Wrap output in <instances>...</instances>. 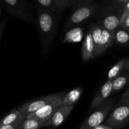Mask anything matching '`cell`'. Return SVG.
<instances>
[{"label": "cell", "mask_w": 129, "mask_h": 129, "mask_svg": "<svg viewBox=\"0 0 129 129\" xmlns=\"http://www.w3.org/2000/svg\"><path fill=\"white\" fill-rule=\"evenodd\" d=\"M58 14L44 9L39 8L37 10V28L44 55H46L50 50L56 34L58 26Z\"/></svg>", "instance_id": "cell-1"}, {"label": "cell", "mask_w": 129, "mask_h": 129, "mask_svg": "<svg viewBox=\"0 0 129 129\" xmlns=\"http://www.w3.org/2000/svg\"><path fill=\"white\" fill-rule=\"evenodd\" d=\"M113 108V100H107L83 120L78 129H95L107 118Z\"/></svg>", "instance_id": "cell-2"}, {"label": "cell", "mask_w": 129, "mask_h": 129, "mask_svg": "<svg viewBox=\"0 0 129 129\" xmlns=\"http://www.w3.org/2000/svg\"><path fill=\"white\" fill-rule=\"evenodd\" d=\"M98 8L97 4L92 3V0H85L69 16L66 24L65 29L77 26L88 20Z\"/></svg>", "instance_id": "cell-3"}, {"label": "cell", "mask_w": 129, "mask_h": 129, "mask_svg": "<svg viewBox=\"0 0 129 129\" xmlns=\"http://www.w3.org/2000/svg\"><path fill=\"white\" fill-rule=\"evenodd\" d=\"M6 10L13 16L29 23L33 22L32 6L23 0H2Z\"/></svg>", "instance_id": "cell-4"}, {"label": "cell", "mask_w": 129, "mask_h": 129, "mask_svg": "<svg viewBox=\"0 0 129 129\" xmlns=\"http://www.w3.org/2000/svg\"><path fill=\"white\" fill-rule=\"evenodd\" d=\"M129 122V103H123L113 108L106 119V125L119 129Z\"/></svg>", "instance_id": "cell-5"}, {"label": "cell", "mask_w": 129, "mask_h": 129, "mask_svg": "<svg viewBox=\"0 0 129 129\" xmlns=\"http://www.w3.org/2000/svg\"><path fill=\"white\" fill-rule=\"evenodd\" d=\"M64 94H65V92L62 91L60 93L48 94L38 99L29 101L18 107L17 109L20 111L22 115L26 118L29 115L36 112L37 110L40 109L44 106L51 103L52 102L56 100Z\"/></svg>", "instance_id": "cell-6"}, {"label": "cell", "mask_w": 129, "mask_h": 129, "mask_svg": "<svg viewBox=\"0 0 129 129\" xmlns=\"http://www.w3.org/2000/svg\"><path fill=\"white\" fill-rule=\"evenodd\" d=\"M65 94H63L60 97L53 101L51 103L44 106L36 112L29 115L25 118H35L43 121H48L51 120L52 117L54 114L57 110L62 104L63 96Z\"/></svg>", "instance_id": "cell-7"}, {"label": "cell", "mask_w": 129, "mask_h": 129, "mask_svg": "<svg viewBox=\"0 0 129 129\" xmlns=\"http://www.w3.org/2000/svg\"><path fill=\"white\" fill-rule=\"evenodd\" d=\"M123 14L112 11L105 13L99 21V25L104 29L110 31H114L120 26V20Z\"/></svg>", "instance_id": "cell-8"}, {"label": "cell", "mask_w": 129, "mask_h": 129, "mask_svg": "<svg viewBox=\"0 0 129 129\" xmlns=\"http://www.w3.org/2000/svg\"><path fill=\"white\" fill-rule=\"evenodd\" d=\"M113 80L107 81L98 90L94 97L91 103L90 110L96 109L102 105L106 100L108 98L111 94Z\"/></svg>", "instance_id": "cell-9"}, {"label": "cell", "mask_w": 129, "mask_h": 129, "mask_svg": "<svg viewBox=\"0 0 129 129\" xmlns=\"http://www.w3.org/2000/svg\"><path fill=\"white\" fill-rule=\"evenodd\" d=\"M95 46L93 39L89 30L86 33L82 45V59L83 62H87L94 57Z\"/></svg>", "instance_id": "cell-10"}, {"label": "cell", "mask_w": 129, "mask_h": 129, "mask_svg": "<svg viewBox=\"0 0 129 129\" xmlns=\"http://www.w3.org/2000/svg\"><path fill=\"white\" fill-rule=\"evenodd\" d=\"M73 108L74 106L65 107V106L61 105L52 117L51 120V126L53 128H56L59 127L70 115Z\"/></svg>", "instance_id": "cell-11"}, {"label": "cell", "mask_w": 129, "mask_h": 129, "mask_svg": "<svg viewBox=\"0 0 129 129\" xmlns=\"http://www.w3.org/2000/svg\"><path fill=\"white\" fill-rule=\"evenodd\" d=\"M114 43L115 42H114L113 31H110L106 29L102 28L99 45L95 57L99 56L104 52L108 48L111 47L113 45Z\"/></svg>", "instance_id": "cell-12"}, {"label": "cell", "mask_w": 129, "mask_h": 129, "mask_svg": "<svg viewBox=\"0 0 129 129\" xmlns=\"http://www.w3.org/2000/svg\"><path fill=\"white\" fill-rule=\"evenodd\" d=\"M82 93H83V89L81 87H77L72 89L64 95L62 100L61 105L65 107L74 106L81 97Z\"/></svg>", "instance_id": "cell-13"}, {"label": "cell", "mask_w": 129, "mask_h": 129, "mask_svg": "<svg viewBox=\"0 0 129 129\" xmlns=\"http://www.w3.org/2000/svg\"><path fill=\"white\" fill-rule=\"evenodd\" d=\"M51 120L43 121L35 118H25L19 129H42L51 126Z\"/></svg>", "instance_id": "cell-14"}, {"label": "cell", "mask_w": 129, "mask_h": 129, "mask_svg": "<svg viewBox=\"0 0 129 129\" xmlns=\"http://www.w3.org/2000/svg\"><path fill=\"white\" fill-rule=\"evenodd\" d=\"M126 87H129V72L120 74L113 79L111 94L118 93Z\"/></svg>", "instance_id": "cell-15"}, {"label": "cell", "mask_w": 129, "mask_h": 129, "mask_svg": "<svg viewBox=\"0 0 129 129\" xmlns=\"http://www.w3.org/2000/svg\"><path fill=\"white\" fill-rule=\"evenodd\" d=\"M88 30H89V31L91 32L92 39H93L94 44L95 57V55H96V52H97V50H98L99 45L102 28L98 23H91L89 25Z\"/></svg>", "instance_id": "cell-16"}, {"label": "cell", "mask_w": 129, "mask_h": 129, "mask_svg": "<svg viewBox=\"0 0 129 129\" xmlns=\"http://www.w3.org/2000/svg\"><path fill=\"white\" fill-rule=\"evenodd\" d=\"M83 37V30L80 27H75L70 30L64 36L63 42H79Z\"/></svg>", "instance_id": "cell-17"}, {"label": "cell", "mask_w": 129, "mask_h": 129, "mask_svg": "<svg viewBox=\"0 0 129 129\" xmlns=\"http://www.w3.org/2000/svg\"><path fill=\"white\" fill-rule=\"evenodd\" d=\"M114 42L120 45L129 44V32L126 30L118 27L113 31Z\"/></svg>", "instance_id": "cell-18"}, {"label": "cell", "mask_w": 129, "mask_h": 129, "mask_svg": "<svg viewBox=\"0 0 129 129\" xmlns=\"http://www.w3.org/2000/svg\"><path fill=\"white\" fill-rule=\"evenodd\" d=\"M125 60L126 59H121L110 68L108 71V74L107 81L113 80L114 79L117 78L118 76L121 74V73L123 71Z\"/></svg>", "instance_id": "cell-19"}, {"label": "cell", "mask_w": 129, "mask_h": 129, "mask_svg": "<svg viewBox=\"0 0 129 129\" xmlns=\"http://www.w3.org/2000/svg\"><path fill=\"white\" fill-rule=\"evenodd\" d=\"M23 115L17 108L12 110L5 117H4L2 119H1L0 126L6 125H8L10 124V123H13V122L18 120Z\"/></svg>", "instance_id": "cell-20"}, {"label": "cell", "mask_w": 129, "mask_h": 129, "mask_svg": "<svg viewBox=\"0 0 129 129\" xmlns=\"http://www.w3.org/2000/svg\"><path fill=\"white\" fill-rule=\"evenodd\" d=\"M38 5L40 6L39 8L53 11L56 13H59L61 10L56 4L54 0H36Z\"/></svg>", "instance_id": "cell-21"}, {"label": "cell", "mask_w": 129, "mask_h": 129, "mask_svg": "<svg viewBox=\"0 0 129 129\" xmlns=\"http://www.w3.org/2000/svg\"><path fill=\"white\" fill-rule=\"evenodd\" d=\"M119 27L128 30L129 29V12L123 11L122 16L121 18Z\"/></svg>", "instance_id": "cell-22"}, {"label": "cell", "mask_w": 129, "mask_h": 129, "mask_svg": "<svg viewBox=\"0 0 129 129\" xmlns=\"http://www.w3.org/2000/svg\"><path fill=\"white\" fill-rule=\"evenodd\" d=\"M25 119V117L24 116H22L18 120L13 122L10 124L6 125L0 126V129H19L20 125L22 124L24 120Z\"/></svg>", "instance_id": "cell-23"}, {"label": "cell", "mask_w": 129, "mask_h": 129, "mask_svg": "<svg viewBox=\"0 0 129 129\" xmlns=\"http://www.w3.org/2000/svg\"><path fill=\"white\" fill-rule=\"evenodd\" d=\"M54 1L61 10L68 8L76 1L75 0H54Z\"/></svg>", "instance_id": "cell-24"}, {"label": "cell", "mask_w": 129, "mask_h": 129, "mask_svg": "<svg viewBox=\"0 0 129 129\" xmlns=\"http://www.w3.org/2000/svg\"><path fill=\"white\" fill-rule=\"evenodd\" d=\"M123 103H129V87L123 93L120 98V104H123Z\"/></svg>", "instance_id": "cell-25"}, {"label": "cell", "mask_w": 129, "mask_h": 129, "mask_svg": "<svg viewBox=\"0 0 129 129\" xmlns=\"http://www.w3.org/2000/svg\"><path fill=\"white\" fill-rule=\"evenodd\" d=\"M8 23L7 18H3L0 21V43H1V38H2L3 34L4 31H5V27Z\"/></svg>", "instance_id": "cell-26"}, {"label": "cell", "mask_w": 129, "mask_h": 129, "mask_svg": "<svg viewBox=\"0 0 129 129\" xmlns=\"http://www.w3.org/2000/svg\"><path fill=\"white\" fill-rule=\"evenodd\" d=\"M123 71H125L126 72H129V58H127V59H126V60H125Z\"/></svg>", "instance_id": "cell-27"}, {"label": "cell", "mask_w": 129, "mask_h": 129, "mask_svg": "<svg viewBox=\"0 0 129 129\" xmlns=\"http://www.w3.org/2000/svg\"><path fill=\"white\" fill-rule=\"evenodd\" d=\"M95 129H113V128H111V127H108V126L104 124H101L100 125H99L98 127H96Z\"/></svg>", "instance_id": "cell-28"}, {"label": "cell", "mask_w": 129, "mask_h": 129, "mask_svg": "<svg viewBox=\"0 0 129 129\" xmlns=\"http://www.w3.org/2000/svg\"><path fill=\"white\" fill-rule=\"evenodd\" d=\"M124 11L129 12V1H128V2H126V4H125V10H124Z\"/></svg>", "instance_id": "cell-29"}, {"label": "cell", "mask_w": 129, "mask_h": 129, "mask_svg": "<svg viewBox=\"0 0 129 129\" xmlns=\"http://www.w3.org/2000/svg\"><path fill=\"white\" fill-rule=\"evenodd\" d=\"M129 0H118V1H120V2H123V3H126V2H128Z\"/></svg>", "instance_id": "cell-30"}, {"label": "cell", "mask_w": 129, "mask_h": 129, "mask_svg": "<svg viewBox=\"0 0 129 129\" xmlns=\"http://www.w3.org/2000/svg\"><path fill=\"white\" fill-rule=\"evenodd\" d=\"M1 13H2V10H1V7H0V15H1Z\"/></svg>", "instance_id": "cell-31"}, {"label": "cell", "mask_w": 129, "mask_h": 129, "mask_svg": "<svg viewBox=\"0 0 129 129\" xmlns=\"http://www.w3.org/2000/svg\"><path fill=\"white\" fill-rule=\"evenodd\" d=\"M127 31H128V32H129V29H128V30H127Z\"/></svg>", "instance_id": "cell-32"}, {"label": "cell", "mask_w": 129, "mask_h": 129, "mask_svg": "<svg viewBox=\"0 0 129 129\" xmlns=\"http://www.w3.org/2000/svg\"><path fill=\"white\" fill-rule=\"evenodd\" d=\"M0 121H1V119H0Z\"/></svg>", "instance_id": "cell-33"}, {"label": "cell", "mask_w": 129, "mask_h": 129, "mask_svg": "<svg viewBox=\"0 0 129 129\" xmlns=\"http://www.w3.org/2000/svg\"><path fill=\"white\" fill-rule=\"evenodd\" d=\"M75 1H76V0H75Z\"/></svg>", "instance_id": "cell-34"}]
</instances>
